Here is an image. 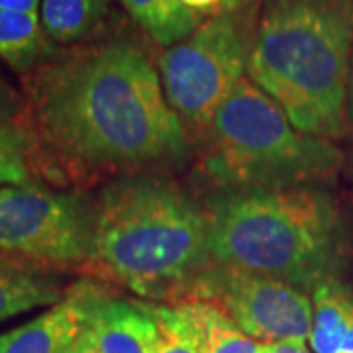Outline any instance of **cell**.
<instances>
[{"label":"cell","mask_w":353,"mask_h":353,"mask_svg":"<svg viewBox=\"0 0 353 353\" xmlns=\"http://www.w3.org/2000/svg\"><path fill=\"white\" fill-rule=\"evenodd\" d=\"M43 181L46 176L30 134L18 126L0 128V189Z\"/></svg>","instance_id":"e0dca14e"},{"label":"cell","mask_w":353,"mask_h":353,"mask_svg":"<svg viewBox=\"0 0 353 353\" xmlns=\"http://www.w3.org/2000/svg\"><path fill=\"white\" fill-rule=\"evenodd\" d=\"M88 330L101 353H155L159 328L145 301H126L99 290L92 296Z\"/></svg>","instance_id":"30bf717a"},{"label":"cell","mask_w":353,"mask_h":353,"mask_svg":"<svg viewBox=\"0 0 353 353\" xmlns=\"http://www.w3.org/2000/svg\"><path fill=\"white\" fill-rule=\"evenodd\" d=\"M110 0H41V24L57 46L87 41L106 20Z\"/></svg>","instance_id":"9a60e30c"},{"label":"cell","mask_w":353,"mask_h":353,"mask_svg":"<svg viewBox=\"0 0 353 353\" xmlns=\"http://www.w3.org/2000/svg\"><path fill=\"white\" fill-rule=\"evenodd\" d=\"M57 353H101V350H99V343L94 340L92 332L88 330V326H85L75 340L69 341L63 350H59Z\"/></svg>","instance_id":"44dd1931"},{"label":"cell","mask_w":353,"mask_h":353,"mask_svg":"<svg viewBox=\"0 0 353 353\" xmlns=\"http://www.w3.org/2000/svg\"><path fill=\"white\" fill-rule=\"evenodd\" d=\"M253 0H232V6L234 8H241V6H248V4H252Z\"/></svg>","instance_id":"d4e9b609"},{"label":"cell","mask_w":353,"mask_h":353,"mask_svg":"<svg viewBox=\"0 0 353 353\" xmlns=\"http://www.w3.org/2000/svg\"><path fill=\"white\" fill-rule=\"evenodd\" d=\"M206 214L212 263L303 290L338 281L343 230L326 192L312 187L218 189Z\"/></svg>","instance_id":"277c9868"},{"label":"cell","mask_w":353,"mask_h":353,"mask_svg":"<svg viewBox=\"0 0 353 353\" xmlns=\"http://www.w3.org/2000/svg\"><path fill=\"white\" fill-rule=\"evenodd\" d=\"M22 130L50 185L181 163L189 136L141 43L126 36L59 50L22 77Z\"/></svg>","instance_id":"6da1fadb"},{"label":"cell","mask_w":353,"mask_h":353,"mask_svg":"<svg viewBox=\"0 0 353 353\" xmlns=\"http://www.w3.org/2000/svg\"><path fill=\"white\" fill-rule=\"evenodd\" d=\"M130 16L150 38L171 48L204 22L201 14L192 12L181 0H120Z\"/></svg>","instance_id":"2e32d148"},{"label":"cell","mask_w":353,"mask_h":353,"mask_svg":"<svg viewBox=\"0 0 353 353\" xmlns=\"http://www.w3.org/2000/svg\"><path fill=\"white\" fill-rule=\"evenodd\" d=\"M353 53V0H265L248 77L306 136L334 139L345 126Z\"/></svg>","instance_id":"3957f363"},{"label":"cell","mask_w":353,"mask_h":353,"mask_svg":"<svg viewBox=\"0 0 353 353\" xmlns=\"http://www.w3.org/2000/svg\"><path fill=\"white\" fill-rule=\"evenodd\" d=\"M257 16L252 4L210 16L159 57L165 99L185 130L204 138L216 110L248 77Z\"/></svg>","instance_id":"8992f818"},{"label":"cell","mask_w":353,"mask_h":353,"mask_svg":"<svg viewBox=\"0 0 353 353\" xmlns=\"http://www.w3.org/2000/svg\"><path fill=\"white\" fill-rule=\"evenodd\" d=\"M181 2L201 16H216L228 10H236L232 6V0H181Z\"/></svg>","instance_id":"ffe728a7"},{"label":"cell","mask_w":353,"mask_h":353,"mask_svg":"<svg viewBox=\"0 0 353 353\" xmlns=\"http://www.w3.org/2000/svg\"><path fill=\"white\" fill-rule=\"evenodd\" d=\"M310 347L314 353H353V294L340 281L312 290Z\"/></svg>","instance_id":"7c38bea8"},{"label":"cell","mask_w":353,"mask_h":353,"mask_svg":"<svg viewBox=\"0 0 353 353\" xmlns=\"http://www.w3.org/2000/svg\"><path fill=\"white\" fill-rule=\"evenodd\" d=\"M148 303L159 328V345L155 353H206L208 328L204 303L159 304Z\"/></svg>","instance_id":"5bb4252c"},{"label":"cell","mask_w":353,"mask_h":353,"mask_svg":"<svg viewBox=\"0 0 353 353\" xmlns=\"http://www.w3.org/2000/svg\"><path fill=\"white\" fill-rule=\"evenodd\" d=\"M61 271L0 252V324L38 308H51L67 294Z\"/></svg>","instance_id":"8fae6325"},{"label":"cell","mask_w":353,"mask_h":353,"mask_svg":"<svg viewBox=\"0 0 353 353\" xmlns=\"http://www.w3.org/2000/svg\"><path fill=\"white\" fill-rule=\"evenodd\" d=\"M345 120L353 126V53L350 63V77H347V90H345Z\"/></svg>","instance_id":"cb8c5ba5"},{"label":"cell","mask_w":353,"mask_h":353,"mask_svg":"<svg viewBox=\"0 0 353 353\" xmlns=\"http://www.w3.org/2000/svg\"><path fill=\"white\" fill-rule=\"evenodd\" d=\"M22 120L24 94H20L0 73V126L22 128Z\"/></svg>","instance_id":"d6986e66"},{"label":"cell","mask_w":353,"mask_h":353,"mask_svg":"<svg viewBox=\"0 0 353 353\" xmlns=\"http://www.w3.org/2000/svg\"><path fill=\"white\" fill-rule=\"evenodd\" d=\"M94 202L50 183L0 189V252L57 271L87 269L92 253Z\"/></svg>","instance_id":"52a82bcc"},{"label":"cell","mask_w":353,"mask_h":353,"mask_svg":"<svg viewBox=\"0 0 353 353\" xmlns=\"http://www.w3.org/2000/svg\"><path fill=\"white\" fill-rule=\"evenodd\" d=\"M257 353H314L306 347L304 341H269L259 343Z\"/></svg>","instance_id":"7402d4cb"},{"label":"cell","mask_w":353,"mask_h":353,"mask_svg":"<svg viewBox=\"0 0 353 353\" xmlns=\"http://www.w3.org/2000/svg\"><path fill=\"white\" fill-rule=\"evenodd\" d=\"M208 352L206 353H257L259 343L245 336L214 304L204 303Z\"/></svg>","instance_id":"ac0fdd59"},{"label":"cell","mask_w":353,"mask_h":353,"mask_svg":"<svg viewBox=\"0 0 353 353\" xmlns=\"http://www.w3.org/2000/svg\"><path fill=\"white\" fill-rule=\"evenodd\" d=\"M187 303H210L252 340L304 341L312 330V299L285 281L212 263L204 269Z\"/></svg>","instance_id":"ba28073f"},{"label":"cell","mask_w":353,"mask_h":353,"mask_svg":"<svg viewBox=\"0 0 353 353\" xmlns=\"http://www.w3.org/2000/svg\"><path fill=\"white\" fill-rule=\"evenodd\" d=\"M208 214L175 183L132 173L106 185L94 201L87 269L150 303H187L210 265Z\"/></svg>","instance_id":"7a4b0ae2"},{"label":"cell","mask_w":353,"mask_h":353,"mask_svg":"<svg viewBox=\"0 0 353 353\" xmlns=\"http://www.w3.org/2000/svg\"><path fill=\"white\" fill-rule=\"evenodd\" d=\"M38 14L0 10V61L20 77L30 75L57 53Z\"/></svg>","instance_id":"4fadbf2b"},{"label":"cell","mask_w":353,"mask_h":353,"mask_svg":"<svg viewBox=\"0 0 353 353\" xmlns=\"http://www.w3.org/2000/svg\"><path fill=\"white\" fill-rule=\"evenodd\" d=\"M99 285L79 281L67 289L59 304L22 326L0 334V353H57L87 326L88 310Z\"/></svg>","instance_id":"9c48e42d"},{"label":"cell","mask_w":353,"mask_h":353,"mask_svg":"<svg viewBox=\"0 0 353 353\" xmlns=\"http://www.w3.org/2000/svg\"><path fill=\"white\" fill-rule=\"evenodd\" d=\"M0 128H4V126H0Z\"/></svg>","instance_id":"484cf974"},{"label":"cell","mask_w":353,"mask_h":353,"mask_svg":"<svg viewBox=\"0 0 353 353\" xmlns=\"http://www.w3.org/2000/svg\"><path fill=\"white\" fill-rule=\"evenodd\" d=\"M39 0H0V10L18 14H38Z\"/></svg>","instance_id":"603a6c76"},{"label":"cell","mask_w":353,"mask_h":353,"mask_svg":"<svg viewBox=\"0 0 353 353\" xmlns=\"http://www.w3.org/2000/svg\"><path fill=\"white\" fill-rule=\"evenodd\" d=\"M328 139L306 136L250 77L230 92L204 134L201 167L218 189L310 187L340 167Z\"/></svg>","instance_id":"5b68a950"}]
</instances>
